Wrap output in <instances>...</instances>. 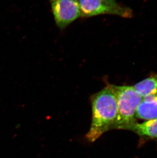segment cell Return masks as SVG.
I'll return each instance as SVG.
<instances>
[{
	"mask_svg": "<svg viewBox=\"0 0 157 158\" xmlns=\"http://www.w3.org/2000/svg\"><path fill=\"white\" fill-rule=\"evenodd\" d=\"M92 120L86 138L90 142L99 139L104 133L114 130L117 106L113 85H108L91 96Z\"/></svg>",
	"mask_w": 157,
	"mask_h": 158,
	"instance_id": "6da1fadb",
	"label": "cell"
},
{
	"mask_svg": "<svg viewBox=\"0 0 157 158\" xmlns=\"http://www.w3.org/2000/svg\"><path fill=\"white\" fill-rule=\"evenodd\" d=\"M117 106V116L114 130L129 131L137 122V109L143 97L133 86L113 85Z\"/></svg>",
	"mask_w": 157,
	"mask_h": 158,
	"instance_id": "7a4b0ae2",
	"label": "cell"
},
{
	"mask_svg": "<svg viewBox=\"0 0 157 158\" xmlns=\"http://www.w3.org/2000/svg\"><path fill=\"white\" fill-rule=\"evenodd\" d=\"M81 17L90 18L102 15H118L123 18H131L132 10L119 4H111L102 0H78Z\"/></svg>",
	"mask_w": 157,
	"mask_h": 158,
	"instance_id": "3957f363",
	"label": "cell"
},
{
	"mask_svg": "<svg viewBox=\"0 0 157 158\" xmlns=\"http://www.w3.org/2000/svg\"><path fill=\"white\" fill-rule=\"evenodd\" d=\"M57 27L61 30L81 17L78 0H48Z\"/></svg>",
	"mask_w": 157,
	"mask_h": 158,
	"instance_id": "277c9868",
	"label": "cell"
},
{
	"mask_svg": "<svg viewBox=\"0 0 157 158\" xmlns=\"http://www.w3.org/2000/svg\"><path fill=\"white\" fill-rule=\"evenodd\" d=\"M136 117L145 121L157 118V92L143 97L137 109Z\"/></svg>",
	"mask_w": 157,
	"mask_h": 158,
	"instance_id": "5b68a950",
	"label": "cell"
},
{
	"mask_svg": "<svg viewBox=\"0 0 157 158\" xmlns=\"http://www.w3.org/2000/svg\"><path fill=\"white\" fill-rule=\"evenodd\" d=\"M129 131L144 139L157 140V118L135 123Z\"/></svg>",
	"mask_w": 157,
	"mask_h": 158,
	"instance_id": "8992f818",
	"label": "cell"
},
{
	"mask_svg": "<svg viewBox=\"0 0 157 158\" xmlns=\"http://www.w3.org/2000/svg\"><path fill=\"white\" fill-rule=\"evenodd\" d=\"M134 88L142 97L157 92V74H153L134 85Z\"/></svg>",
	"mask_w": 157,
	"mask_h": 158,
	"instance_id": "52a82bcc",
	"label": "cell"
},
{
	"mask_svg": "<svg viewBox=\"0 0 157 158\" xmlns=\"http://www.w3.org/2000/svg\"><path fill=\"white\" fill-rule=\"evenodd\" d=\"M102 1H104L107 2V3H110L111 4H117V3L116 2L115 0H102Z\"/></svg>",
	"mask_w": 157,
	"mask_h": 158,
	"instance_id": "ba28073f",
	"label": "cell"
}]
</instances>
